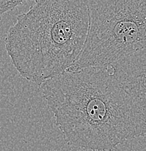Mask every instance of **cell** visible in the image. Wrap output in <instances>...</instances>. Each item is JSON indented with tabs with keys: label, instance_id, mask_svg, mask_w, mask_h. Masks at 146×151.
I'll use <instances>...</instances> for the list:
<instances>
[{
	"label": "cell",
	"instance_id": "8992f818",
	"mask_svg": "<svg viewBox=\"0 0 146 151\" xmlns=\"http://www.w3.org/2000/svg\"><path fill=\"white\" fill-rule=\"evenodd\" d=\"M0 1H1V0H0Z\"/></svg>",
	"mask_w": 146,
	"mask_h": 151
},
{
	"label": "cell",
	"instance_id": "7a4b0ae2",
	"mask_svg": "<svg viewBox=\"0 0 146 151\" xmlns=\"http://www.w3.org/2000/svg\"><path fill=\"white\" fill-rule=\"evenodd\" d=\"M89 26L86 0H36L10 28L5 50L19 74L39 86L77 60Z\"/></svg>",
	"mask_w": 146,
	"mask_h": 151
},
{
	"label": "cell",
	"instance_id": "6da1fadb",
	"mask_svg": "<svg viewBox=\"0 0 146 151\" xmlns=\"http://www.w3.org/2000/svg\"><path fill=\"white\" fill-rule=\"evenodd\" d=\"M39 86L70 145L111 151L146 136L129 96L109 67L68 70Z\"/></svg>",
	"mask_w": 146,
	"mask_h": 151
},
{
	"label": "cell",
	"instance_id": "277c9868",
	"mask_svg": "<svg viewBox=\"0 0 146 151\" xmlns=\"http://www.w3.org/2000/svg\"><path fill=\"white\" fill-rule=\"evenodd\" d=\"M109 68L129 96L146 133V48Z\"/></svg>",
	"mask_w": 146,
	"mask_h": 151
},
{
	"label": "cell",
	"instance_id": "3957f363",
	"mask_svg": "<svg viewBox=\"0 0 146 151\" xmlns=\"http://www.w3.org/2000/svg\"><path fill=\"white\" fill-rule=\"evenodd\" d=\"M86 1L89 15L87 42L68 70L108 68L146 48V0Z\"/></svg>",
	"mask_w": 146,
	"mask_h": 151
},
{
	"label": "cell",
	"instance_id": "5b68a950",
	"mask_svg": "<svg viewBox=\"0 0 146 151\" xmlns=\"http://www.w3.org/2000/svg\"><path fill=\"white\" fill-rule=\"evenodd\" d=\"M24 0H1L0 1V22L1 16L6 12L12 10L18 6L21 5Z\"/></svg>",
	"mask_w": 146,
	"mask_h": 151
}]
</instances>
